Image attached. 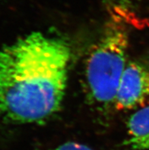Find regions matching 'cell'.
<instances>
[{
  "label": "cell",
  "instance_id": "cell-1",
  "mask_svg": "<svg viewBox=\"0 0 149 150\" xmlns=\"http://www.w3.org/2000/svg\"><path fill=\"white\" fill-rule=\"evenodd\" d=\"M72 51L58 37L33 32L0 48V117L41 123L60 109Z\"/></svg>",
  "mask_w": 149,
  "mask_h": 150
},
{
  "label": "cell",
  "instance_id": "cell-3",
  "mask_svg": "<svg viewBox=\"0 0 149 150\" xmlns=\"http://www.w3.org/2000/svg\"><path fill=\"white\" fill-rule=\"evenodd\" d=\"M149 100V63L134 61L128 63L116 98V108H138Z\"/></svg>",
  "mask_w": 149,
  "mask_h": 150
},
{
  "label": "cell",
  "instance_id": "cell-5",
  "mask_svg": "<svg viewBox=\"0 0 149 150\" xmlns=\"http://www.w3.org/2000/svg\"><path fill=\"white\" fill-rule=\"evenodd\" d=\"M49 150H94L85 144L75 142H68L59 145Z\"/></svg>",
  "mask_w": 149,
  "mask_h": 150
},
{
  "label": "cell",
  "instance_id": "cell-4",
  "mask_svg": "<svg viewBox=\"0 0 149 150\" xmlns=\"http://www.w3.org/2000/svg\"><path fill=\"white\" fill-rule=\"evenodd\" d=\"M127 145L135 150L149 149V100L138 107L129 119Z\"/></svg>",
  "mask_w": 149,
  "mask_h": 150
},
{
  "label": "cell",
  "instance_id": "cell-2",
  "mask_svg": "<svg viewBox=\"0 0 149 150\" xmlns=\"http://www.w3.org/2000/svg\"><path fill=\"white\" fill-rule=\"evenodd\" d=\"M127 33L120 25L109 26L92 49L86 64V82L91 98L102 106L115 104L126 67Z\"/></svg>",
  "mask_w": 149,
  "mask_h": 150
}]
</instances>
